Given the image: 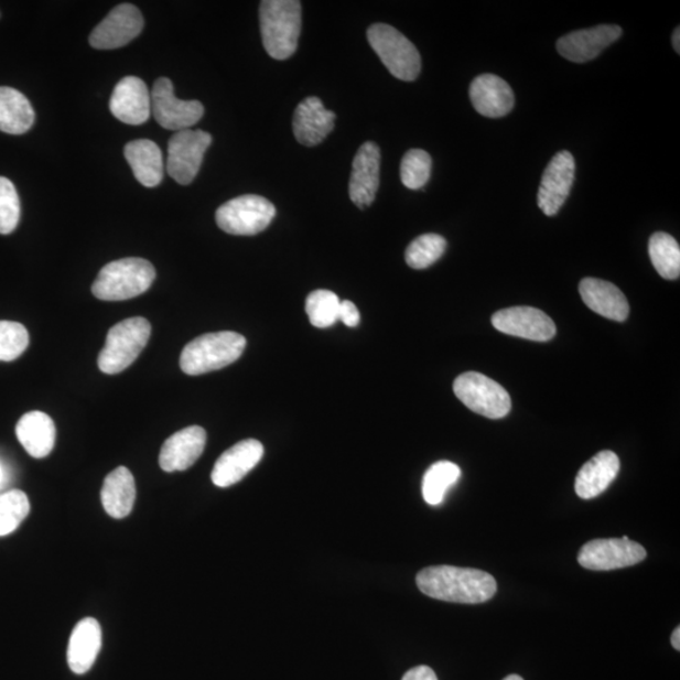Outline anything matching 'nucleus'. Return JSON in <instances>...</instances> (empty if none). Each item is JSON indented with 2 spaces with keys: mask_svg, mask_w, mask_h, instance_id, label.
Here are the masks:
<instances>
[{
  "mask_svg": "<svg viewBox=\"0 0 680 680\" xmlns=\"http://www.w3.org/2000/svg\"><path fill=\"white\" fill-rule=\"evenodd\" d=\"M423 595L456 604H482L497 594V581L490 573L454 566H432L418 573Z\"/></svg>",
  "mask_w": 680,
  "mask_h": 680,
  "instance_id": "obj_1",
  "label": "nucleus"
},
{
  "mask_svg": "<svg viewBox=\"0 0 680 680\" xmlns=\"http://www.w3.org/2000/svg\"><path fill=\"white\" fill-rule=\"evenodd\" d=\"M260 26L263 47L270 57L290 58L298 48L302 32V3L296 0H263Z\"/></svg>",
  "mask_w": 680,
  "mask_h": 680,
  "instance_id": "obj_2",
  "label": "nucleus"
},
{
  "mask_svg": "<svg viewBox=\"0 0 680 680\" xmlns=\"http://www.w3.org/2000/svg\"><path fill=\"white\" fill-rule=\"evenodd\" d=\"M246 348L244 335L218 332L201 335L184 347L180 365L185 375L199 376L223 369L242 356Z\"/></svg>",
  "mask_w": 680,
  "mask_h": 680,
  "instance_id": "obj_3",
  "label": "nucleus"
},
{
  "mask_svg": "<svg viewBox=\"0 0 680 680\" xmlns=\"http://www.w3.org/2000/svg\"><path fill=\"white\" fill-rule=\"evenodd\" d=\"M156 272L144 259L128 258L112 261L97 276L93 294L104 302H122L144 294L153 285Z\"/></svg>",
  "mask_w": 680,
  "mask_h": 680,
  "instance_id": "obj_4",
  "label": "nucleus"
},
{
  "mask_svg": "<svg viewBox=\"0 0 680 680\" xmlns=\"http://www.w3.org/2000/svg\"><path fill=\"white\" fill-rule=\"evenodd\" d=\"M150 334L152 325L141 316L114 325L97 359L101 373L117 375L129 368L147 347Z\"/></svg>",
  "mask_w": 680,
  "mask_h": 680,
  "instance_id": "obj_5",
  "label": "nucleus"
},
{
  "mask_svg": "<svg viewBox=\"0 0 680 680\" xmlns=\"http://www.w3.org/2000/svg\"><path fill=\"white\" fill-rule=\"evenodd\" d=\"M370 47L390 73L402 82H414L420 75L421 56L413 43L392 25L376 23L367 31Z\"/></svg>",
  "mask_w": 680,
  "mask_h": 680,
  "instance_id": "obj_6",
  "label": "nucleus"
},
{
  "mask_svg": "<svg viewBox=\"0 0 680 680\" xmlns=\"http://www.w3.org/2000/svg\"><path fill=\"white\" fill-rule=\"evenodd\" d=\"M277 215L270 201L255 194L236 197L216 212V223L223 231L235 236H253L267 229Z\"/></svg>",
  "mask_w": 680,
  "mask_h": 680,
  "instance_id": "obj_7",
  "label": "nucleus"
},
{
  "mask_svg": "<svg viewBox=\"0 0 680 680\" xmlns=\"http://www.w3.org/2000/svg\"><path fill=\"white\" fill-rule=\"evenodd\" d=\"M454 392L467 409L484 418H506L511 409L509 393L499 384L478 373H466L454 382Z\"/></svg>",
  "mask_w": 680,
  "mask_h": 680,
  "instance_id": "obj_8",
  "label": "nucleus"
},
{
  "mask_svg": "<svg viewBox=\"0 0 680 680\" xmlns=\"http://www.w3.org/2000/svg\"><path fill=\"white\" fill-rule=\"evenodd\" d=\"M212 137L203 130L176 131L168 144L166 172L182 185L196 179Z\"/></svg>",
  "mask_w": 680,
  "mask_h": 680,
  "instance_id": "obj_9",
  "label": "nucleus"
},
{
  "mask_svg": "<svg viewBox=\"0 0 680 680\" xmlns=\"http://www.w3.org/2000/svg\"><path fill=\"white\" fill-rule=\"evenodd\" d=\"M646 559V549L630 541L628 536L590 541L582 546L578 555L581 566L591 571L630 568Z\"/></svg>",
  "mask_w": 680,
  "mask_h": 680,
  "instance_id": "obj_10",
  "label": "nucleus"
},
{
  "mask_svg": "<svg viewBox=\"0 0 680 680\" xmlns=\"http://www.w3.org/2000/svg\"><path fill=\"white\" fill-rule=\"evenodd\" d=\"M152 96V114L159 126L166 130H187L202 119L205 114L202 102L197 100L183 101L174 94L170 78H158Z\"/></svg>",
  "mask_w": 680,
  "mask_h": 680,
  "instance_id": "obj_11",
  "label": "nucleus"
},
{
  "mask_svg": "<svg viewBox=\"0 0 680 680\" xmlns=\"http://www.w3.org/2000/svg\"><path fill=\"white\" fill-rule=\"evenodd\" d=\"M575 173V158L568 150L555 154L547 165L537 197L538 207L546 216L552 217L559 214L570 196Z\"/></svg>",
  "mask_w": 680,
  "mask_h": 680,
  "instance_id": "obj_12",
  "label": "nucleus"
},
{
  "mask_svg": "<svg viewBox=\"0 0 680 680\" xmlns=\"http://www.w3.org/2000/svg\"><path fill=\"white\" fill-rule=\"evenodd\" d=\"M143 29L144 18L139 9L129 3L120 4L95 26L88 41L96 50H117L136 40Z\"/></svg>",
  "mask_w": 680,
  "mask_h": 680,
  "instance_id": "obj_13",
  "label": "nucleus"
},
{
  "mask_svg": "<svg viewBox=\"0 0 680 680\" xmlns=\"http://www.w3.org/2000/svg\"><path fill=\"white\" fill-rule=\"evenodd\" d=\"M492 324L501 333L535 342H549L558 333L551 317L531 306L501 309L493 315Z\"/></svg>",
  "mask_w": 680,
  "mask_h": 680,
  "instance_id": "obj_14",
  "label": "nucleus"
},
{
  "mask_svg": "<svg viewBox=\"0 0 680 680\" xmlns=\"http://www.w3.org/2000/svg\"><path fill=\"white\" fill-rule=\"evenodd\" d=\"M381 172V150L376 143L368 141L358 149L353 161L349 197L359 208L373 205L379 187Z\"/></svg>",
  "mask_w": 680,
  "mask_h": 680,
  "instance_id": "obj_15",
  "label": "nucleus"
},
{
  "mask_svg": "<svg viewBox=\"0 0 680 680\" xmlns=\"http://www.w3.org/2000/svg\"><path fill=\"white\" fill-rule=\"evenodd\" d=\"M110 111L115 118L128 126L147 122L152 114V96L143 79L136 76L123 77L114 88Z\"/></svg>",
  "mask_w": 680,
  "mask_h": 680,
  "instance_id": "obj_16",
  "label": "nucleus"
},
{
  "mask_svg": "<svg viewBox=\"0 0 680 680\" xmlns=\"http://www.w3.org/2000/svg\"><path fill=\"white\" fill-rule=\"evenodd\" d=\"M619 25L603 24L563 35L558 41L560 55L576 64L596 58L600 53L622 37Z\"/></svg>",
  "mask_w": 680,
  "mask_h": 680,
  "instance_id": "obj_17",
  "label": "nucleus"
},
{
  "mask_svg": "<svg viewBox=\"0 0 680 680\" xmlns=\"http://www.w3.org/2000/svg\"><path fill=\"white\" fill-rule=\"evenodd\" d=\"M263 446L258 440L240 441L219 456L212 471V482L219 488L240 483L261 462Z\"/></svg>",
  "mask_w": 680,
  "mask_h": 680,
  "instance_id": "obj_18",
  "label": "nucleus"
},
{
  "mask_svg": "<svg viewBox=\"0 0 680 680\" xmlns=\"http://www.w3.org/2000/svg\"><path fill=\"white\" fill-rule=\"evenodd\" d=\"M207 432L199 427L185 428L165 440L159 465L166 473L184 472L205 452Z\"/></svg>",
  "mask_w": 680,
  "mask_h": 680,
  "instance_id": "obj_19",
  "label": "nucleus"
},
{
  "mask_svg": "<svg viewBox=\"0 0 680 680\" xmlns=\"http://www.w3.org/2000/svg\"><path fill=\"white\" fill-rule=\"evenodd\" d=\"M471 100L474 109L483 117L503 118L515 108V93L505 79L484 74L471 85Z\"/></svg>",
  "mask_w": 680,
  "mask_h": 680,
  "instance_id": "obj_20",
  "label": "nucleus"
},
{
  "mask_svg": "<svg viewBox=\"0 0 680 680\" xmlns=\"http://www.w3.org/2000/svg\"><path fill=\"white\" fill-rule=\"evenodd\" d=\"M334 122L335 114L326 110L321 99L311 96L300 102L294 112V136L300 144L315 147L331 134Z\"/></svg>",
  "mask_w": 680,
  "mask_h": 680,
  "instance_id": "obj_21",
  "label": "nucleus"
},
{
  "mask_svg": "<svg viewBox=\"0 0 680 680\" xmlns=\"http://www.w3.org/2000/svg\"><path fill=\"white\" fill-rule=\"evenodd\" d=\"M579 289L582 300L591 311L615 322L628 320V300L612 282L586 278L580 282Z\"/></svg>",
  "mask_w": 680,
  "mask_h": 680,
  "instance_id": "obj_22",
  "label": "nucleus"
},
{
  "mask_svg": "<svg viewBox=\"0 0 680 680\" xmlns=\"http://www.w3.org/2000/svg\"><path fill=\"white\" fill-rule=\"evenodd\" d=\"M102 644V632L99 622L93 617L79 622L71 634L67 661L68 667L76 674H85L99 656Z\"/></svg>",
  "mask_w": 680,
  "mask_h": 680,
  "instance_id": "obj_23",
  "label": "nucleus"
},
{
  "mask_svg": "<svg viewBox=\"0 0 680 680\" xmlns=\"http://www.w3.org/2000/svg\"><path fill=\"white\" fill-rule=\"evenodd\" d=\"M620 472V461L613 452L604 450L581 467L575 490L582 499H594L603 494Z\"/></svg>",
  "mask_w": 680,
  "mask_h": 680,
  "instance_id": "obj_24",
  "label": "nucleus"
},
{
  "mask_svg": "<svg viewBox=\"0 0 680 680\" xmlns=\"http://www.w3.org/2000/svg\"><path fill=\"white\" fill-rule=\"evenodd\" d=\"M15 434L25 452L34 458L48 456L56 444L55 422L41 411L23 414L17 423Z\"/></svg>",
  "mask_w": 680,
  "mask_h": 680,
  "instance_id": "obj_25",
  "label": "nucleus"
},
{
  "mask_svg": "<svg viewBox=\"0 0 680 680\" xmlns=\"http://www.w3.org/2000/svg\"><path fill=\"white\" fill-rule=\"evenodd\" d=\"M123 154L140 184L147 188H154L161 184L164 176L163 154L154 141L148 139L130 141Z\"/></svg>",
  "mask_w": 680,
  "mask_h": 680,
  "instance_id": "obj_26",
  "label": "nucleus"
},
{
  "mask_svg": "<svg viewBox=\"0 0 680 680\" xmlns=\"http://www.w3.org/2000/svg\"><path fill=\"white\" fill-rule=\"evenodd\" d=\"M137 498L134 476L128 467L119 466L106 476L101 489L102 507L110 517L122 519L131 514Z\"/></svg>",
  "mask_w": 680,
  "mask_h": 680,
  "instance_id": "obj_27",
  "label": "nucleus"
},
{
  "mask_svg": "<svg viewBox=\"0 0 680 680\" xmlns=\"http://www.w3.org/2000/svg\"><path fill=\"white\" fill-rule=\"evenodd\" d=\"M35 112L26 97L15 88L0 87V131L22 136L34 123Z\"/></svg>",
  "mask_w": 680,
  "mask_h": 680,
  "instance_id": "obj_28",
  "label": "nucleus"
},
{
  "mask_svg": "<svg viewBox=\"0 0 680 680\" xmlns=\"http://www.w3.org/2000/svg\"><path fill=\"white\" fill-rule=\"evenodd\" d=\"M462 471L452 462H438L423 475L422 496L430 506H440L446 494L461 479Z\"/></svg>",
  "mask_w": 680,
  "mask_h": 680,
  "instance_id": "obj_29",
  "label": "nucleus"
},
{
  "mask_svg": "<svg viewBox=\"0 0 680 680\" xmlns=\"http://www.w3.org/2000/svg\"><path fill=\"white\" fill-rule=\"evenodd\" d=\"M649 256L652 267L667 280H677L680 276V247L673 236L657 233L649 240Z\"/></svg>",
  "mask_w": 680,
  "mask_h": 680,
  "instance_id": "obj_30",
  "label": "nucleus"
},
{
  "mask_svg": "<svg viewBox=\"0 0 680 680\" xmlns=\"http://www.w3.org/2000/svg\"><path fill=\"white\" fill-rule=\"evenodd\" d=\"M446 240L435 234L422 235L406 250V262L414 270H423L434 265L445 253Z\"/></svg>",
  "mask_w": 680,
  "mask_h": 680,
  "instance_id": "obj_31",
  "label": "nucleus"
},
{
  "mask_svg": "<svg viewBox=\"0 0 680 680\" xmlns=\"http://www.w3.org/2000/svg\"><path fill=\"white\" fill-rule=\"evenodd\" d=\"M341 300L330 290H315L306 299V314L315 328H330L339 321Z\"/></svg>",
  "mask_w": 680,
  "mask_h": 680,
  "instance_id": "obj_32",
  "label": "nucleus"
},
{
  "mask_svg": "<svg viewBox=\"0 0 680 680\" xmlns=\"http://www.w3.org/2000/svg\"><path fill=\"white\" fill-rule=\"evenodd\" d=\"M31 505L22 490L0 494V537L11 535L29 517Z\"/></svg>",
  "mask_w": 680,
  "mask_h": 680,
  "instance_id": "obj_33",
  "label": "nucleus"
},
{
  "mask_svg": "<svg viewBox=\"0 0 680 680\" xmlns=\"http://www.w3.org/2000/svg\"><path fill=\"white\" fill-rule=\"evenodd\" d=\"M431 166V156L425 150H409L401 162V181L404 187L414 191L425 187L430 180Z\"/></svg>",
  "mask_w": 680,
  "mask_h": 680,
  "instance_id": "obj_34",
  "label": "nucleus"
},
{
  "mask_svg": "<svg viewBox=\"0 0 680 680\" xmlns=\"http://www.w3.org/2000/svg\"><path fill=\"white\" fill-rule=\"evenodd\" d=\"M30 344V334L21 323L0 321V360L20 358Z\"/></svg>",
  "mask_w": 680,
  "mask_h": 680,
  "instance_id": "obj_35",
  "label": "nucleus"
},
{
  "mask_svg": "<svg viewBox=\"0 0 680 680\" xmlns=\"http://www.w3.org/2000/svg\"><path fill=\"white\" fill-rule=\"evenodd\" d=\"M21 218V202L14 184L0 176V235L14 231Z\"/></svg>",
  "mask_w": 680,
  "mask_h": 680,
  "instance_id": "obj_36",
  "label": "nucleus"
},
{
  "mask_svg": "<svg viewBox=\"0 0 680 680\" xmlns=\"http://www.w3.org/2000/svg\"><path fill=\"white\" fill-rule=\"evenodd\" d=\"M339 321L349 326V328H356L360 323V314L355 304L349 300H343L339 306Z\"/></svg>",
  "mask_w": 680,
  "mask_h": 680,
  "instance_id": "obj_37",
  "label": "nucleus"
},
{
  "mask_svg": "<svg viewBox=\"0 0 680 680\" xmlns=\"http://www.w3.org/2000/svg\"><path fill=\"white\" fill-rule=\"evenodd\" d=\"M402 680H439L434 670L427 666L412 668L406 673Z\"/></svg>",
  "mask_w": 680,
  "mask_h": 680,
  "instance_id": "obj_38",
  "label": "nucleus"
},
{
  "mask_svg": "<svg viewBox=\"0 0 680 680\" xmlns=\"http://www.w3.org/2000/svg\"><path fill=\"white\" fill-rule=\"evenodd\" d=\"M672 646L676 650H680V628H678L672 634Z\"/></svg>",
  "mask_w": 680,
  "mask_h": 680,
  "instance_id": "obj_39",
  "label": "nucleus"
},
{
  "mask_svg": "<svg viewBox=\"0 0 680 680\" xmlns=\"http://www.w3.org/2000/svg\"><path fill=\"white\" fill-rule=\"evenodd\" d=\"M673 47L678 53L680 52V29L679 26L673 34Z\"/></svg>",
  "mask_w": 680,
  "mask_h": 680,
  "instance_id": "obj_40",
  "label": "nucleus"
},
{
  "mask_svg": "<svg viewBox=\"0 0 680 680\" xmlns=\"http://www.w3.org/2000/svg\"><path fill=\"white\" fill-rule=\"evenodd\" d=\"M503 680H525L522 677H519L517 674H510L507 678L503 679Z\"/></svg>",
  "mask_w": 680,
  "mask_h": 680,
  "instance_id": "obj_41",
  "label": "nucleus"
},
{
  "mask_svg": "<svg viewBox=\"0 0 680 680\" xmlns=\"http://www.w3.org/2000/svg\"><path fill=\"white\" fill-rule=\"evenodd\" d=\"M4 482V471L2 465H0V487H2V484Z\"/></svg>",
  "mask_w": 680,
  "mask_h": 680,
  "instance_id": "obj_42",
  "label": "nucleus"
}]
</instances>
